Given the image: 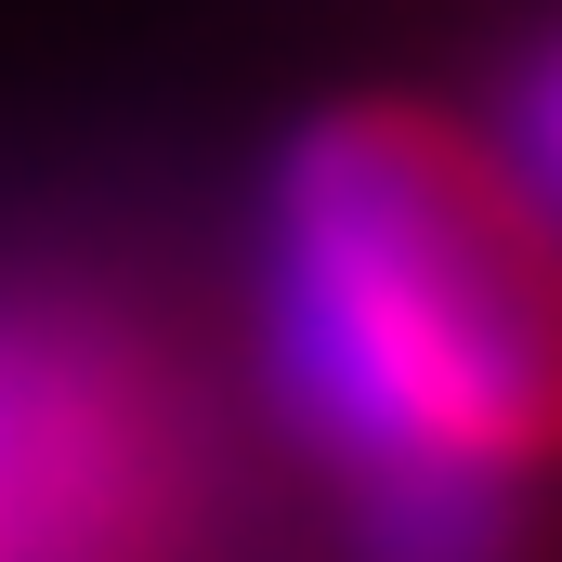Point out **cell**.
I'll return each instance as SVG.
<instances>
[{
    "label": "cell",
    "instance_id": "4",
    "mask_svg": "<svg viewBox=\"0 0 562 562\" xmlns=\"http://www.w3.org/2000/svg\"><path fill=\"white\" fill-rule=\"evenodd\" d=\"M484 170L510 183V210L562 249V40H537L497 92V132H484Z\"/></svg>",
    "mask_w": 562,
    "mask_h": 562
},
{
    "label": "cell",
    "instance_id": "3",
    "mask_svg": "<svg viewBox=\"0 0 562 562\" xmlns=\"http://www.w3.org/2000/svg\"><path fill=\"white\" fill-rule=\"evenodd\" d=\"M353 550L367 562H524V471H497V458L353 471Z\"/></svg>",
    "mask_w": 562,
    "mask_h": 562
},
{
    "label": "cell",
    "instance_id": "2",
    "mask_svg": "<svg viewBox=\"0 0 562 562\" xmlns=\"http://www.w3.org/2000/svg\"><path fill=\"white\" fill-rule=\"evenodd\" d=\"M170 431L132 340L79 301L0 288V562H157Z\"/></svg>",
    "mask_w": 562,
    "mask_h": 562
},
{
    "label": "cell",
    "instance_id": "1",
    "mask_svg": "<svg viewBox=\"0 0 562 562\" xmlns=\"http://www.w3.org/2000/svg\"><path fill=\"white\" fill-rule=\"evenodd\" d=\"M262 380L340 471H524L562 445V249L510 210L484 144L340 105L262 196Z\"/></svg>",
    "mask_w": 562,
    "mask_h": 562
}]
</instances>
